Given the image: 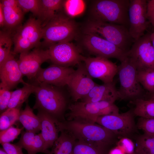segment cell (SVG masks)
Returning <instances> with one entry per match:
<instances>
[{
  "label": "cell",
  "instance_id": "cell-25",
  "mask_svg": "<svg viewBox=\"0 0 154 154\" xmlns=\"http://www.w3.org/2000/svg\"><path fill=\"white\" fill-rule=\"evenodd\" d=\"M36 85L28 84L12 91L8 108L21 109L23 104L27 100L30 95L34 93Z\"/></svg>",
  "mask_w": 154,
  "mask_h": 154
},
{
  "label": "cell",
  "instance_id": "cell-42",
  "mask_svg": "<svg viewBox=\"0 0 154 154\" xmlns=\"http://www.w3.org/2000/svg\"><path fill=\"white\" fill-rule=\"evenodd\" d=\"M0 2L4 6L16 9L20 8L17 0H2Z\"/></svg>",
  "mask_w": 154,
  "mask_h": 154
},
{
  "label": "cell",
  "instance_id": "cell-5",
  "mask_svg": "<svg viewBox=\"0 0 154 154\" xmlns=\"http://www.w3.org/2000/svg\"><path fill=\"white\" fill-rule=\"evenodd\" d=\"M83 32L97 35L127 52L134 42L127 27L114 23L90 19L84 26Z\"/></svg>",
  "mask_w": 154,
  "mask_h": 154
},
{
  "label": "cell",
  "instance_id": "cell-30",
  "mask_svg": "<svg viewBox=\"0 0 154 154\" xmlns=\"http://www.w3.org/2000/svg\"><path fill=\"white\" fill-rule=\"evenodd\" d=\"M135 149L144 154H154V135L145 133L136 139Z\"/></svg>",
  "mask_w": 154,
  "mask_h": 154
},
{
  "label": "cell",
  "instance_id": "cell-31",
  "mask_svg": "<svg viewBox=\"0 0 154 154\" xmlns=\"http://www.w3.org/2000/svg\"><path fill=\"white\" fill-rule=\"evenodd\" d=\"M20 109L8 108L1 114L0 116V131L5 130L12 126L19 121Z\"/></svg>",
  "mask_w": 154,
  "mask_h": 154
},
{
  "label": "cell",
  "instance_id": "cell-29",
  "mask_svg": "<svg viewBox=\"0 0 154 154\" xmlns=\"http://www.w3.org/2000/svg\"><path fill=\"white\" fill-rule=\"evenodd\" d=\"M86 7L85 1L81 0H64L63 9L65 13L73 18L81 15Z\"/></svg>",
  "mask_w": 154,
  "mask_h": 154
},
{
  "label": "cell",
  "instance_id": "cell-22",
  "mask_svg": "<svg viewBox=\"0 0 154 154\" xmlns=\"http://www.w3.org/2000/svg\"><path fill=\"white\" fill-rule=\"evenodd\" d=\"M61 133L54 142L50 151H47L46 154H73V149L76 139L68 131L59 130Z\"/></svg>",
  "mask_w": 154,
  "mask_h": 154
},
{
  "label": "cell",
  "instance_id": "cell-27",
  "mask_svg": "<svg viewBox=\"0 0 154 154\" xmlns=\"http://www.w3.org/2000/svg\"><path fill=\"white\" fill-rule=\"evenodd\" d=\"M3 7L5 26L10 29L19 26L23 19L24 14L21 8H13L3 5Z\"/></svg>",
  "mask_w": 154,
  "mask_h": 154
},
{
  "label": "cell",
  "instance_id": "cell-40",
  "mask_svg": "<svg viewBox=\"0 0 154 154\" xmlns=\"http://www.w3.org/2000/svg\"><path fill=\"white\" fill-rule=\"evenodd\" d=\"M3 148L8 154H24L22 149L16 145L5 143L1 144Z\"/></svg>",
  "mask_w": 154,
  "mask_h": 154
},
{
  "label": "cell",
  "instance_id": "cell-36",
  "mask_svg": "<svg viewBox=\"0 0 154 154\" xmlns=\"http://www.w3.org/2000/svg\"><path fill=\"white\" fill-rule=\"evenodd\" d=\"M24 128L15 127L13 126L0 132V143L1 144L9 143L17 138Z\"/></svg>",
  "mask_w": 154,
  "mask_h": 154
},
{
  "label": "cell",
  "instance_id": "cell-32",
  "mask_svg": "<svg viewBox=\"0 0 154 154\" xmlns=\"http://www.w3.org/2000/svg\"><path fill=\"white\" fill-rule=\"evenodd\" d=\"M13 42V37L8 31H0V65L11 53V49Z\"/></svg>",
  "mask_w": 154,
  "mask_h": 154
},
{
  "label": "cell",
  "instance_id": "cell-11",
  "mask_svg": "<svg viewBox=\"0 0 154 154\" xmlns=\"http://www.w3.org/2000/svg\"><path fill=\"white\" fill-rule=\"evenodd\" d=\"M49 60L53 64L72 67L82 61L84 56L80 49L71 42H62L49 46L47 49Z\"/></svg>",
  "mask_w": 154,
  "mask_h": 154
},
{
  "label": "cell",
  "instance_id": "cell-46",
  "mask_svg": "<svg viewBox=\"0 0 154 154\" xmlns=\"http://www.w3.org/2000/svg\"><path fill=\"white\" fill-rule=\"evenodd\" d=\"M0 154H8L3 148H0Z\"/></svg>",
  "mask_w": 154,
  "mask_h": 154
},
{
  "label": "cell",
  "instance_id": "cell-39",
  "mask_svg": "<svg viewBox=\"0 0 154 154\" xmlns=\"http://www.w3.org/2000/svg\"><path fill=\"white\" fill-rule=\"evenodd\" d=\"M117 146L120 148L125 154H133L135 150L134 145L129 138H122L119 141Z\"/></svg>",
  "mask_w": 154,
  "mask_h": 154
},
{
  "label": "cell",
  "instance_id": "cell-15",
  "mask_svg": "<svg viewBox=\"0 0 154 154\" xmlns=\"http://www.w3.org/2000/svg\"><path fill=\"white\" fill-rule=\"evenodd\" d=\"M49 60L47 49L44 50L38 47L31 51L20 54L17 62L23 76L32 80H34L41 68V64Z\"/></svg>",
  "mask_w": 154,
  "mask_h": 154
},
{
  "label": "cell",
  "instance_id": "cell-10",
  "mask_svg": "<svg viewBox=\"0 0 154 154\" xmlns=\"http://www.w3.org/2000/svg\"><path fill=\"white\" fill-rule=\"evenodd\" d=\"M147 33L134 42L127 51V56L131 60L137 70H154V48Z\"/></svg>",
  "mask_w": 154,
  "mask_h": 154
},
{
  "label": "cell",
  "instance_id": "cell-41",
  "mask_svg": "<svg viewBox=\"0 0 154 154\" xmlns=\"http://www.w3.org/2000/svg\"><path fill=\"white\" fill-rule=\"evenodd\" d=\"M147 17L149 23L154 27V0H147Z\"/></svg>",
  "mask_w": 154,
  "mask_h": 154
},
{
  "label": "cell",
  "instance_id": "cell-34",
  "mask_svg": "<svg viewBox=\"0 0 154 154\" xmlns=\"http://www.w3.org/2000/svg\"><path fill=\"white\" fill-rule=\"evenodd\" d=\"M18 5L24 13L31 12L39 19L41 9V0H17Z\"/></svg>",
  "mask_w": 154,
  "mask_h": 154
},
{
  "label": "cell",
  "instance_id": "cell-48",
  "mask_svg": "<svg viewBox=\"0 0 154 154\" xmlns=\"http://www.w3.org/2000/svg\"><path fill=\"white\" fill-rule=\"evenodd\" d=\"M151 95L150 98H154V93L153 94H151Z\"/></svg>",
  "mask_w": 154,
  "mask_h": 154
},
{
  "label": "cell",
  "instance_id": "cell-8",
  "mask_svg": "<svg viewBox=\"0 0 154 154\" xmlns=\"http://www.w3.org/2000/svg\"><path fill=\"white\" fill-rule=\"evenodd\" d=\"M133 109L122 113L100 116L95 123L110 131L117 137L130 138L137 128Z\"/></svg>",
  "mask_w": 154,
  "mask_h": 154
},
{
  "label": "cell",
  "instance_id": "cell-35",
  "mask_svg": "<svg viewBox=\"0 0 154 154\" xmlns=\"http://www.w3.org/2000/svg\"><path fill=\"white\" fill-rule=\"evenodd\" d=\"M14 47L13 53L14 54L28 52L35 47L29 40L16 33L13 37Z\"/></svg>",
  "mask_w": 154,
  "mask_h": 154
},
{
  "label": "cell",
  "instance_id": "cell-44",
  "mask_svg": "<svg viewBox=\"0 0 154 154\" xmlns=\"http://www.w3.org/2000/svg\"><path fill=\"white\" fill-rule=\"evenodd\" d=\"M108 154H125L124 151L118 146L114 148L109 150Z\"/></svg>",
  "mask_w": 154,
  "mask_h": 154
},
{
  "label": "cell",
  "instance_id": "cell-19",
  "mask_svg": "<svg viewBox=\"0 0 154 154\" xmlns=\"http://www.w3.org/2000/svg\"><path fill=\"white\" fill-rule=\"evenodd\" d=\"M41 126V134L44 143V153L51 148L58 137L59 131L56 124L57 120L43 111L38 110Z\"/></svg>",
  "mask_w": 154,
  "mask_h": 154
},
{
  "label": "cell",
  "instance_id": "cell-33",
  "mask_svg": "<svg viewBox=\"0 0 154 154\" xmlns=\"http://www.w3.org/2000/svg\"><path fill=\"white\" fill-rule=\"evenodd\" d=\"M138 80L144 89L151 94L154 93V70H137Z\"/></svg>",
  "mask_w": 154,
  "mask_h": 154
},
{
  "label": "cell",
  "instance_id": "cell-3",
  "mask_svg": "<svg viewBox=\"0 0 154 154\" xmlns=\"http://www.w3.org/2000/svg\"><path fill=\"white\" fill-rule=\"evenodd\" d=\"M35 85L36 100L33 109L44 112L58 121L67 104L66 96L62 87L43 84Z\"/></svg>",
  "mask_w": 154,
  "mask_h": 154
},
{
  "label": "cell",
  "instance_id": "cell-13",
  "mask_svg": "<svg viewBox=\"0 0 154 154\" xmlns=\"http://www.w3.org/2000/svg\"><path fill=\"white\" fill-rule=\"evenodd\" d=\"M82 61L91 77L100 80L104 83L113 82L117 73L118 66L108 59L84 56Z\"/></svg>",
  "mask_w": 154,
  "mask_h": 154
},
{
  "label": "cell",
  "instance_id": "cell-14",
  "mask_svg": "<svg viewBox=\"0 0 154 154\" xmlns=\"http://www.w3.org/2000/svg\"><path fill=\"white\" fill-rule=\"evenodd\" d=\"M97 84L88 74L84 63L77 65L71 75L67 86L73 100L77 102L82 99Z\"/></svg>",
  "mask_w": 154,
  "mask_h": 154
},
{
  "label": "cell",
  "instance_id": "cell-6",
  "mask_svg": "<svg viewBox=\"0 0 154 154\" xmlns=\"http://www.w3.org/2000/svg\"><path fill=\"white\" fill-rule=\"evenodd\" d=\"M118 66L120 87L118 89L120 100H131L141 98L143 89L137 76V70L128 56Z\"/></svg>",
  "mask_w": 154,
  "mask_h": 154
},
{
  "label": "cell",
  "instance_id": "cell-9",
  "mask_svg": "<svg viewBox=\"0 0 154 154\" xmlns=\"http://www.w3.org/2000/svg\"><path fill=\"white\" fill-rule=\"evenodd\" d=\"M82 43L90 54L97 57L115 58L121 62L127 56V52L103 38L94 34L83 33Z\"/></svg>",
  "mask_w": 154,
  "mask_h": 154
},
{
  "label": "cell",
  "instance_id": "cell-43",
  "mask_svg": "<svg viewBox=\"0 0 154 154\" xmlns=\"http://www.w3.org/2000/svg\"><path fill=\"white\" fill-rule=\"evenodd\" d=\"M5 26V17L3 5L0 2V26L1 27Z\"/></svg>",
  "mask_w": 154,
  "mask_h": 154
},
{
  "label": "cell",
  "instance_id": "cell-7",
  "mask_svg": "<svg viewBox=\"0 0 154 154\" xmlns=\"http://www.w3.org/2000/svg\"><path fill=\"white\" fill-rule=\"evenodd\" d=\"M68 120L79 119L95 123L99 117L119 113L114 102L106 101L95 102H76L69 106Z\"/></svg>",
  "mask_w": 154,
  "mask_h": 154
},
{
  "label": "cell",
  "instance_id": "cell-12",
  "mask_svg": "<svg viewBox=\"0 0 154 154\" xmlns=\"http://www.w3.org/2000/svg\"><path fill=\"white\" fill-rule=\"evenodd\" d=\"M147 1L130 0L129 31L134 42L143 36L150 23L147 17Z\"/></svg>",
  "mask_w": 154,
  "mask_h": 154
},
{
  "label": "cell",
  "instance_id": "cell-47",
  "mask_svg": "<svg viewBox=\"0 0 154 154\" xmlns=\"http://www.w3.org/2000/svg\"><path fill=\"white\" fill-rule=\"evenodd\" d=\"M133 154H144L141 152L135 149L134 152Z\"/></svg>",
  "mask_w": 154,
  "mask_h": 154
},
{
  "label": "cell",
  "instance_id": "cell-38",
  "mask_svg": "<svg viewBox=\"0 0 154 154\" xmlns=\"http://www.w3.org/2000/svg\"><path fill=\"white\" fill-rule=\"evenodd\" d=\"M136 125L137 128L144 133L154 135V119L139 117Z\"/></svg>",
  "mask_w": 154,
  "mask_h": 154
},
{
  "label": "cell",
  "instance_id": "cell-2",
  "mask_svg": "<svg viewBox=\"0 0 154 154\" xmlns=\"http://www.w3.org/2000/svg\"><path fill=\"white\" fill-rule=\"evenodd\" d=\"M79 33L76 22L64 12L58 13L42 28L41 45L47 46L62 42H71Z\"/></svg>",
  "mask_w": 154,
  "mask_h": 154
},
{
  "label": "cell",
  "instance_id": "cell-28",
  "mask_svg": "<svg viewBox=\"0 0 154 154\" xmlns=\"http://www.w3.org/2000/svg\"><path fill=\"white\" fill-rule=\"evenodd\" d=\"M107 149L76 140L73 147V154H108Z\"/></svg>",
  "mask_w": 154,
  "mask_h": 154
},
{
  "label": "cell",
  "instance_id": "cell-24",
  "mask_svg": "<svg viewBox=\"0 0 154 154\" xmlns=\"http://www.w3.org/2000/svg\"><path fill=\"white\" fill-rule=\"evenodd\" d=\"M19 121L26 131L37 133L41 130L40 119L35 114L33 109L29 106L28 102L24 109L20 110Z\"/></svg>",
  "mask_w": 154,
  "mask_h": 154
},
{
  "label": "cell",
  "instance_id": "cell-20",
  "mask_svg": "<svg viewBox=\"0 0 154 154\" xmlns=\"http://www.w3.org/2000/svg\"><path fill=\"white\" fill-rule=\"evenodd\" d=\"M16 33L29 41L35 48L41 46L42 27L40 21L35 17H30L23 26L18 28Z\"/></svg>",
  "mask_w": 154,
  "mask_h": 154
},
{
  "label": "cell",
  "instance_id": "cell-37",
  "mask_svg": "<svg viewBox=\"0 0 154 154\" xmlns=\"http://www.w3.org/2000/svg\"><path fill=\"white\" fill-rule=\"evenodd\" d=\"M6 85L0 84V112L1 114L7 109L11 98L12 91Z\"/></svg>",
  "mask_w": 154,
  "mask_h": 154
},
{
  "label": "cell",
  "instance_id": "cell-16",
  "mask_svg": "<svg viewBox=\"0 0 154 154\" xmlns=\"http://www.w3.org/2000/svg\"><path fill=\"white\" fill-rule=\"evenodd\" d=\"M75 70L72 67L53 64L44 68H41L34 80L37 85L43 84L63 87L67 85Z\"/></svg>",
  "mask_w": 154,
  "mask_h": 154
},
{
  "label": "cell",
  "instance_id": "cell-26",
  "mask_svg": "<svg viewBox=\"0 0 154 154\" xmlns=\"http://www.w3.org/2000/svg\"><path fill=\"white\" fill-rule=\"evenodd\" d=\"M131 102L134 106L132 109L135 116L140 117L154 119V98L145 100L139 98Z\"/></svg>",
  "mask_w": 154,
  "mask_h": 154
},
{
  "label": "cell",
  "instance_id": "cell-23",
  "mask_svg": "<svg viewBox=\"0 0 154 154\" xmlns=\"http://www.w3.org/2000/svg\"><path fill=\"white\" fill-rule=\"evenodd\" d=\"M41 15L39 19L42 28L58 13L62 11L64 0H41Z\"/></svg>",
  "mask_w": 154,
  "mask_h": 154
},
{
  "label": "cell",
  "instance_id": "cell-45",
  "mask_svg": "<svg viewBox=\"0 0 154 154\" xmlns=\"http://www.w3.org/2000/svg\"><path fill=\"white\" fill-rule=\"evenodd\" d=\"M150 38L152 45L154 48V32L151 33Z\"/></svg>",
  "mask_w": 154,
  "mask_h": 154
},
{
  "label": "cell",
  "instance_id": "cell-1",
  "mask_svg": "<svg viewBox=\"0 0 154 154\" xmlns=\"http://www.w3.org/2000/svg\"><path fill=\"white\" fill-rule=\"evenodd\" d=\"M59 130L64 129L71 133L76 140L84 141L108 149L117 136L105 127L96 123L81 119L58 121Z\"/></svg>",
  "mask_w": 154,
  "mask_h": 154
},
{
  "label": "cell",
  "instance_id": "cell-18",
  "mask_svg": "<svg viewBox=\"0 0 154 154\" xmlns=\"http://www.w3.org/2000/svg\"><path fill=\"white\" fill-rule=\"evenodd\" d=\"M119 99L118 90L116 86V83L113 82L104 83L102 85L97 84L87 95L82 100L86 102H95L106 101L113 102Z\"/></svg>",
  "mask_w": 154,
  "mask_h": 154
},
{
  "label": "cell",
  "instance_id": "cell-21",
  "mask_svg": "<svg viewBox=\"0 0 154 154\" xmlns=\"http://www.w3.org/2000/svg\"><path fill=\"white\" fill-rule=\"evenodd\" d=\"M18 142L15 144L26 150L27 154L44 153V143L41 133L37 134L23 130Z\"/></svg>",
  "mask_w": 154,
  "mask_h": 154
},
{
  "label": "cell",
  "instance_id": "cell-4",
  "mask_svg": "<svg viewBox=\"0 0 154 154\" xmlns=\"http://www.w3.org/2000/svg\"><path fill=\"white\" fill-rule=\"evenodd\" d=\"M129 0L93 1L90 10V19L104 22L129 26Z\"/></svg>",
  "mask_w": 154,
  "mask_h": 154
},
{
  "label": "cell",
  "instance_id": "cell-17",
  "mask_svg": "<svg viewBox=\"0 0 154 154\" xmlns=\"http://www.w3.org/2000/svg\"><path fill=\"white\" fill-rule=\"evenodd\" d=\"M14 54L11 52L3 63L0 65L1 82L11 90L16 87L19 83H21L24 85L29 84L23 80V76Z\"/></svg>",
  "mask_w": 154,
  "mask_h": 154
}]
</instances>
